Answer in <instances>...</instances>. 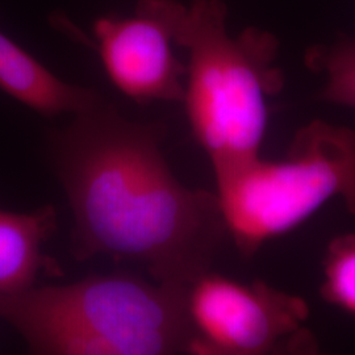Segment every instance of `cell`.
<instances>
[{
    "mask_svg": "<svg viewBox=\"0 0 355 355\" xmlns=\"http://www.w3.org/2000/svg\"><path fill=\"white\" fill-rule=\"evenodd\" d=\"M74 116L49 140L74 218V257L135 262L157 282L190 287L228 234L216 193L174 175L161 125L130 121L103 101Z\"/></svg>",
    "mask_w": 355,
    "mask_h": 355,
    "instance_id": "6da1fadb",
    "label": "cell"
},
{
    "mask_svg": "<svg viewBox=\"0 0 355 355\" xmlns=\"http://www.w3.org/2000/svg\"><path fill=\"white\" fill-rule=\"evenodd\" d=\"M189 287L130 274L0 295V318L37 355L190 354Z\"/></svg>",
    "mask_w": 355,
    "mask_h": 355,
    "instance_id": "7a4b0ae2",
    "label": "cell"
},
{
    "mask_svg": "<svg viewBox=\"0 0 355 355\" xmlns=\"http://www.w3.org/2000/svg\"><path fill=\"white\" fill-rule=\"evenodd\" d=\"M155 1L175 45L189 51L182 103L214 170L261 155L268 101L284 86L278 38L254 26L232 36L223 0Z\"/></svg>",
    "mask_w": 355,
    "mask_h": 355,
    "instance_id": "3957f363",
    "label": "cell"
},
{
    "mask_svg": "<svg viewBox=\"0 0 355 355\" xmlns=\"http://www.w3.org/2000/svg\"><path fill=\"white\" fill-rule=\"evenodd\" d=\"M227 233L245 257L302 225L331 199L355 215V132L313 120L279 161L257 155L214 170Z\"/></svg>",
    "mask_w": 355,
    "mask_h": 355,
    "instance_id": "277c9868",
    "label": "cell"
},
{
    "mask_svg": "<svg viewBox=\"0 0 355 355\" xmlns=\"http://www.w3.org/2000/svg\"><path fill=\"white\" fill-rule=\"evenodd\" d=\"M193 340L190 354H312L309 306L262 280L241 283L207 271L187 292Z\"/></svg>",
    "mask_w": 355,
    "mask_h": 355,
    "instance_id": "5b68a950",
    "label": "cell"
},
{
    "mask_svg": "<svg viewBox=\"0 0 355 355\" xmlns=\"http://www.w3.org/2000/svg\"><path fill=\"white\" fill-rule=\"evenodd\" d=\"M94 35L107 76L129 99L183 101L186 64L174 53L171 28L155 0H139L130 17L98 19Z\"/></svg>",
    "mask_w": 355,
    "mask_h": 355,
    "instance_id": "8992f818",
    "label": "cell"
},
{
    "mask_svg": "<svg viewBox=\"0 0 355 355\" xmlns=\"http://www.w3.org/2000/svg\"><path fill=\"white\" fill-rule=\"evenodd\" d=\"M0 89L42 116L85 112L102 102L92 89L66 83L0 32Z\"/></svg>",
    "mask_w": 355,
    "mask_h": 355,
    "instance_id": "52a82bcc",
    "label": "cell"
},
{
    "mask_svg": "<svg viewBox=\"0 0 355 355\" xmlns=\"http://www.w3.org/2000/svg\"><path fill=\"white\" fill-rule=\"evenodd\" d=\"M57 225L53 205L23 214L0 209V295L35 286L42 271L57 274L60 267L44 253Z\"/></svg>",
    "mask_w": 355,
    "mask_h": 355,
    "instance_id": "ba28073f",
    "label": "cell"
},
{
    "mask_svg": "<svg viewBox=\"0 0 355 355\" xmlns=\"http://www.w3.org/2000/svg\"><path fill=\"white\" fill-rule=\"evenodd\" d=\"M304 61L312 71L325 76L320 99L355 110V38L340 35L328 44L313 45Z\"/></svg>",
    "mask_w": 355,
    "mask_h": 355,
    "instance_id": "9c48e42d",
    "label": "cell"
},
{
    "mask_svg": "<svg viewBox=\"0 0 355 355\" xmlns=\"http://www.w3.org/2000/svg\"><path fill=\"white\" fill-rule=\"evenodd\" d=\"M322 275V299L355 318V234H340L329 242Z\"/></svg>",
    "mask_w": 355,
    "mask_h": 355,
    "instance_id": "30bf717a",
    "label": "cell"
}]
</instances>
